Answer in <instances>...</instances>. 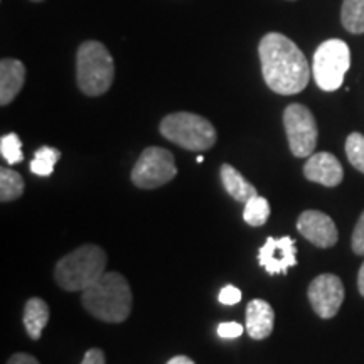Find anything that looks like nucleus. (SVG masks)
I'll return each instance as SVG.
<instances>
[{
	"label": "nucleus",
	"mask_w": 364,
	"mask_h": 364,
	"mask_svg": "<svg viewBox=\"0 0 364 364\" xmlns=\"http://www.w3.org/2000/svg\"><path fill=\"white\" fill-rule=\"evenodd\" d=\"M262 75L268 88L279 95H297L307 88L311 66L300 48L280 33L263 36L258 46Z\"/></svg>",
	"instance_id": "f257e3e1"
},
{
	"label": "nucleus",
	"mask_w": 364,
	"mask_h": 364,
	"mask_svg": "<svg viewBox=\"0 0 364 364\" xmlns=\"http://www.w3.org/2000/svg\"><path fill=\"white\" fill-rule=\"evenodd\" d=\"M132 290L124 275L103 273L93 285L83 290L81 302L91 316L103 322H124L132 312Z\"/></svg>",
	"instance_id": "f03ea898"
},
{
	"label": "nucleus",
	"mask_w": 364,
	"mask_h": 364,
	"mask_svg": "<svg viewBox=\"0 0 364 364\" xmlns=\"http://www.w3.org/2000/svg\"><path fill=\"white\" fill-rule=\"evenodd\" d=\"M105 268H107V253L97 245H83L58 262L54 279L63 290L83 292L98 279H102Z\"/></svg>",
	"instance_id": "7ed1b4c3"
},
{
	"label": "nucleus",
	"mask_w": 364,
	"mask_h": 364,
	"mask_svg": "<svg viewBox=\"0 0 364 364\" xmlns=\"http://www.w3.org/2000/svg\"><path fill=\"white\" fill-rule=\"evenodd\" d=\"M115 78V63L107 46L98 41H85L76 54V81L88 97H102Z\"/></svg>",
	"instance_id": "20e7f679"
},
{
	"label": "nucleus",
	"mask_w": 364,
	"mask_h": 364,
	"mask_svg": "<svg viewBox=\"0 0 364 364\" xmlns=\"http://www.w3.org/2000/svg\"><path fill=\"white\" fill-rule=\"evenodd\" d=\"M161 134L186 150L203 152L216 144L218 134L213 124L201 115L189 112H177L167 115L159 127Z\"/></svg>",
	"instance_id": "39448f33"
},
{
	"label": "nucleus",
	"mask_w": 364,
	"mask_h": 364,
	"mask_svg": "<svg viewBox=\"0 0 364 364\" xmlns=\"http://www.w3.org/2000/svg\"><path fill=\"white\" fill-rule=\"evenodd\" d=\"M349 66H351L349 46L343 39H327L314 54V80L321 90L336 91L343 86Z\"/></svg>",
	"instance_id": "423d86ee"
},
{
	"label": "nucleus",
	"mask_w": 364,
	"mask_h": 364,
	"mask_svg": "<svg viewBox=\"0 0 364 364\" xmlns=\"http://www.w3.org/2000/svg\"><path fill=\"white\" fill-rule=\"evenodd\" d=\"M177 167L167 149L147 147L132 169V182L140 189H157L174 179Z\"/></svg>",
	"instance_id": "0eeeda50"
},
{
	"label": "nucleus",
	"mask_w": 364,
	"mask_h": 364,
	"mask_svg": "<svg viewBox=\"0 0 364 364\" xmlns=\"http://www.w3.org/2000/svg\"><path fill=\"white\" fill-rule=\"evenodd\" d=\"M284 127L290 152L295 157H311L316 150L318 129L312 112L300 103H292L284 112Z\"/></svg>",
	"instance_id": "6e6552de"
},
{
	"label": "nucleus",
	"mask_w": 364,
	"mask_h": 364,
	"mask_svg": "<svg viewBox=\"0 0 364 364\" xmlns=\"http://www.w3.org/2000/svg\"><path fill=\"white\" fill-rule=\"evenodd\" d=\"M307 295L318 317L332 318L344 302L343 280L334 273H322L311 282Z\"/></svg>",
	"instance_id": "1a4fd4ad"
},
{
	"label": "nucleus",
	"mask_w": 364,
	"mask_h": 364,
	"mask_svg": "<svg viewBox=\"0 0 364 364\" xmlns=\"http://www.w3.org/2000/svg\"><path fill=\"white\" fill-rule=\"evenodd\" d=\"M258 262L270 275H287L289 268L297 265V247L290 236L284 238H267L258 252Z\"/></svg>",
	"instance_id": "9d476101"
},
{
	"label": "nucleus",
	"mask_w": 364,
	"mask_h": 364,
	"mask_svg": "<svg viewBox=\"0 0 364 364\" xmlns=\"http://www.w3.org/2000/svg\"><path fill=\"white\" fill-rule=\"evenodd\" d=\"M297 230L304 238L311 241L318 248H331L338 243L339 233L334 221L326 213L316 211H304L297 220Z\"/></svg>",
	"instance_id": "9b49d317"
},
{
	"label": "nucleus",
	"mask_w": 364,
	"mask_h": 364,
	"mask_svg": "<svg viewBox=\"0 0 364 364\" xmlns=\"http://www.w3.org/2000/svg\"><path fill=\"white\" fill-rule=\"evenodd\" d=\"M304 176L311 182H317L326 188H336L343 182L344 171L338 157L329 152H317L307 159Z\"/></svg>",
	"instance_id": "f8f14e48"
},
{
	"label": "nucleus",
	"mask_w": 364,
	"mask_h": 364,
	"mask_svg": "<svg viewBox=\"0 0 364 364\" xmlns=\"http://www.w3.org/2000/svg\"><path fill=\"white\" fill-rule=\"evenodd\" d=\"M26 81V66L19 59L4 58L0 61V105L7 107L19 95Z\"/></svg>",
	"instance_id": "ddd939ff"
},
{
	"label": "nucleus",
	"mask_w": 364,
	"mask_h": 364,
	"mask_svg": "<svg viewBox=\"0 0 364 364\" xmlns=\"http://www.w3.org/2000/svg\"><path fill=\"white\" fill-rule=\"evenodd\" d=\"M275 312L267 300L255 299L247 307V332L255 341L267 339L273 332Z\"/></svg>",
	"instance_id": "4468645a"
},
{
	"label": "nucleus",
	"mask_w": 364,
	"mask_h": 364,
	"mask_svg": "<svg viewBox=\"0 0 364 364\" xmlns=\"http://www.w3.org/2000/svg\"><path fill=\"white\" fill-rule=\"evenodd\" d=\"M221 181L228 194L235 199V201L247 204L250 199L258 196V191L255 189L253 184L245 179L238 171L230 164H223L221 166Z\"/></svg>",
	"instance_id": "2eb2a0df"
},
{
	"label": "nucleus",
	"mask_w": 364,
	"mask_h": 364,
	"mask_svg": "<svg viewBox=\"0 0 364 364\" xmlns=\"http://www.w3.org/2000/svg\"><path fill=\"white\" fill-rule=\"evenodd\" d=\"M49 322V307L43 299H29L24 307V326L31 339L39 341Z\"/></svg>",
	"instance_id": "dca6fc26"
},
{
	"label": "nucleus",
	"mask_w": 364,
	"mask_h": 364,
	"mask_svg": "<svg viewBox=\"0 0 364 364\" xmlns=\"http://www.w3.org/2000/svg\"><path fill=\"white\" fill-rule=\"evenodd\" d=\"M341 22L351 34H364V0H344Z\"/></svg>",
	"instance_id": "f3484780"
},
{
	"label": "nucleus",
	"mask_w": 364,
	"mask_h": 364,
	"mask_svg": "<svg viewBox=\"0 0 364 364\" xmlns=\"http://www.w3.org/2000/svg\"><path fill=\"white\" fill-rule=\"evenodd\" d=\"M24 193V179L19 172L2 167L0 169V201L9 203L19 199Z\"/></svg>",
	"instance_id": "a211bd4d"
},
{
	"label": "nucleus",
	"mask_w": 364,
	"mask_h": 364,
	"mask_svg": "<svg viewBox=\"0 0 364 364\" xmlns=\"http://www.w3.org/2000/svg\"><path fill=\"white\" fill-rule=\"evenodd\" d=\"M59 159H61V152L58 149L41 147L36 150L33 162H31V172L39 177L51 176Z\"/></svg>",
	"instance_id": "6ab92c4d"
},
{
	"label": "nucleus",
	"mask_w": 364,
	"mask_h": 364,
	"mask_svg": "<svg viewBox=\"0 0 364 364\" xmlns=\"http://www.w3.org/2000/svg\"><path fill=\"white\" fill-rule=\"evenodd\" d=\"M268 216H270V204L262 196H255L245 204L243 218L250 226H263L268 221Z\"/></svg>",
	"instance_id": "aec40b11"
},
{
	"label": "nucleus",
	"mask_w": 364,
	"mask_h": 364,
	"mask_svg": "<svg viewBox=\"0 0 364 364\" xmlns=\"http://www.w3.org/2000/svg\"><path fill=\"white\" fill-rule=\"evenodd\" d=\"M346 156L354 169L364 174V135L359 132H353L346 140Z\"/></svg>",
	"instance_id": "412c9836"
},
{
	"label": "nucleus",
	"mask_w": 364,
	"mask_h": 364,
	"mask_svg": "<svg viewBox=\"0 0 364 364\" xmlns=\"http://www.w3.org/2000/svg\"><path fill=\"white\" fill-rule=\"evenodd\" d=\"M0 154L6 159L7 164H19L22 162V142L17 134H7L0 139Z\"/></svg>",
	"instance_id": "4be33fe9"
},
{
	"label": "nucleus",
	"mask_w": 364,
	"mask_h": 364,
	"mask_svg": "<svg viewBox=\"0 0 364 364\" xmlns=\"http://www.w3.org/2000/svg\"><path fill=\"white\" fill-rule=\"evenodd\" d=\"M245 329L247 327L238 324V322H223L218 326V336L223 339H236L243 334Z\"/></svg>",
	"instance_id": "5701e85b"
},
{
	"label": "nucleus",
	"mask_w": 364,
	"mask_h": 364,
	"mask_svg": "<svg viewBox=\"0 0 364 364\" xmlns=\"http://www.w3.org/2000/svg\"><path fill=\"white\" fill-rule=\"evenodd\" d=\"M353 252L356 255H364V213L359 218L353 231Z\"/></svg>",
	"instance_id": "b1692460"
},
{
	"label": "nucleus",
	"mask_w": 364,
	"mask_h": 364,
	"mask_svg": "<svg viewBox=\"0 0 364 364\" xmlns=\"http://www.w3.org/2000/svg\"><path fill=\"white\" fill-rule=\"evenodd\" d=\"M241 300V292L233 285H226L220 292V302L223 306H236Z\"/></svg>",
	"instance_id": "393cba45"
},
{
	"label": "nucleus",
	"mask_w": 364,
	"mask_h": 364,
	"mask_svg": "<svg viewBox=\"0 0 364 364\" xmlns=\"http://www.w3.org/2000/svg\"><path fill=\"white\" fill-rule=\"evenodd\" d=\"M81 364H105V354L102 349H97V348L90 349V351L85 354Z\"/></svg>",
	"instance_id": "a878e982"
},
{
	"label": "nucleus",
	"mask_w": 364,
	"mask_h": 364,
	"mask_svg": "<svg viewBox=\"0 0 364 364\" xmlns=\"http://www.w3.org/2000/svg\"><path fill=\"white\" fill-rule=\"evenodd\" d=\"M7 364H41V363L34 356H31V354L17 353V354H14L11 359H9Z\"/></svg>",
	"instance_id": "bb28decb"
},
{
	"label": "nucleus",
	"mask_w": 364,
	"mask_h": 364,
	"mask_svg": "<svg viewBox=\"0 0 364 364\" xmlns=\"http://www.w3.org/2000/svg\"><path fill=\"white\" fill-rule=\"evenodd\" d=\"M358 289H359V294L364 297V262L361 268H359V273H358Z\"/></svg>",
	"instance_id": "cd10ccee"
},
{
	"label": "nucleus",
	"mask_w": 364,
	"mask_h": 364,
	"mask_svg": "<svg viewBox=\"0 0 364 364\" xmlns=\"http://www.w3.org/2000/svg\"><path fill=\"white\" fill-rule=\"evenodd\" d=\"M167 364H196V363L188 356H176V358L169 359V363Z\"/></svg>",
	"instance_id": "c85d7f7f"
},
{
	"label": "nucleus",
	"mask_w": 364,
	"mask_h": 364,
	"mask_svg": "<svg viewBox=\"0 0 364 364\" xmlns=\"http://www.w3.org/2000/svg\"><path fill=\"white\" fill-rule=\"evenodd\" d=\"M33 2H43V0H33Z\"/></svg>",
	"instance_id": "c756f323"
}]
</instances>
